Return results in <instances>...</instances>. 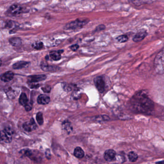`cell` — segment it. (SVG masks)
<instances>
[{
  "label": "cell",
  "mask_w": 164,
  "mask_h": 164,
  "mask_svg": "<svg viewBox=\"0 0 164 164\" xmlns=\"http://www.w3.org/2000/svg\"><path fill=\"white\" fill-rule=\"evenodd\" d=\"M130 103L133 111L138 114H150L154 109L153 101L143 91H140L134 95Z\"/></svg>",
  "instance_id": "1"
},
{
  "label": "cell",
  "mask_w": 164,
  "mask_h": 164,
  "mask_svg": "<svg viewBox=\"0 0 164 164\" xmlns=\"http://www.w3.org/2000/svg\"><path fill=\"white\" fill-rule=\"evenodd\" d=\"M154 68L159 74L164 73V50L159 53L154 61Z\"/></svg>",
  "instance_id": "2"
},
{
  "label": "cell",
  "mask_w": 164,
  "mask_h": 164,
  "mask_svg": "<svg viewBox=\"0 0 164 164\" xmlns=\"http://www.w3.org/2000/svg\"><path fill=\"white\" fill-rule=\"evenodd\" d=\"M89 19H78L75 21L68 23L65 26V28L67 30H77L83 28L89 22Z\"/></svg>",
  "instance_id": "3"
},
{
  "label": "cell",
  "mask_w": 164,
  "mask_h": 164,
  "mask_svg": "<svg viewBox=\"0 0 164 164\" xmlns=\"http://www.w3.org/2000/svg\"><path fill=\"white\" fill-rule=\"evenodd\" d=\"M13 134V130L9 128L4 129L1 132V139L6 143H10L12 140V135Z\"/></svg>",
  "instance_id": "4"
},
{
  "label": "cell",
  "mask_w": 164,
  "mask_h": 164,
  "mask_svg": "<svg viewBox=\"0 0 164 164\" xmlns=\"http://www.w3.org/2000/svg\"><path fill=\"white\" fill-rule=\"evenodd\" d=\"M95 84L96 88L101 93H103L106 90V82L101 76H98L94 79Z\"/></svg>",
  "instance_id": "5"
},
{
  "label": "cell",
  "mask_w": 164,
  "mask_h": 164,
  "mask_svg": "<svg viewBox=\"0 0 164 164\" xmlns=\"http://www.w3.org/2000/svg\"><path fill=\"white\" fill-rule=\"evenodd\" d=\"M24 12V8L18 4H14L9 9L8 13L10 15H17Z\"/></svg>",
  "instance_id": "6"
},
{
  "label": "cell",
  "mask_w": 164,
  "mask_h": 164,
  "mask_svg": "<svg viewBox=\"0 0 164 164\" xmlns=\"http://www.w3.org/2000/svg\"><path fill=\"white\" fill-rule=\"evenodd\" d=\"M23 128L27 132H31L36 129L37 125L33 119L31 118L29 122L24 123L23 125Z\"/></svg>",
  "instance_id": "7"
},
{
  "label": "cell",
  "mask_w": 164,
  "mask_h": 164,
  "mask_svg": "<svg viewBox=\"0 0 164 164\" xmlns=\"http://www.w3.org/2000/svg\"><path fill=\"white\" fill-rule=\"evenodd\" d=\"M116 157V153L115 151L112 149H109L105 151L104 154V158L107 161L111 162L114 161Z\"/></svg>",
  "instance_id": "8"
},
{
  "label": "cell",
  "mask_w": 164,
  "mask_h": 164,
  "mask_svg": "<svg viewBox=\"0 0 164 164\" xmlns=\"http://www.w3.org/2000/svg\"><path fill=\"white\" fill-rule=\"evenodd\" d=\"M46 77L47 76L45 75L31 76H28V80L30 83H36L40 82V81H44L46 79Z\"/></svg>",
  "instance_id": "9"
},
{
  "label": "cell",
  "mask_w": 164,
  "mask_h": 164,
  "mask_svg": "<svg viewBox=\"0 0 164 164\" xmlns=\"http://www.w3.org/2000/svg\"><path fill=\"white\" fill-rule=\"evenodd\" d=\"M147 35V32L146 31H139L136 34L133 38V40L135 42H140L143 40Z\"/></svg>",
  "instance_id": "10"
},
{
  "label": "cell",
  "mask_w": 164,
  "mask_h": 164,
  "mask_svg": "<svg viewBox=\"0 0 164 164\" xmlns=\"http://www.w3.org/2000/svg\"><path fill=\"white\" fill-rule=\"evenodd\" d=\"M64 52L63 50L53 51H51L49 54V57L54 61H58L61 58V54Z\"/></svg>",
  "instance_id": "11"
},
{
  "label": "cell",
  "mask_w": 164,
  "mask_h": 164,
  "mask_svg": "<svg viewBox=\"0 0 164 164\" xmlns=\"http://www.w3.org/2000/svg\"><path fill=\"white\" fill-rule=\"evenodd\" d=\"M14 73L12 71H7L1 76V80L3 82H9L14 78Z\"/></svg>",
  "instance_id": "12"
},
{
  "label": "cell",
  "mask_w": 164,
  "mask_h": 164,
  "mask_svg": "<svg viewBox=\"0 0 164 164\" xmlns=\"http://www.w3.org/2000/svg\"><path fill=\"white\" fill-rule=\"evenodd\" d=\"M50 101V98L46 95H39L37 99V102L39 104H48Z\"/></svg>",
  "instance_id": "13"
},
{
  "label": "cell",
  "mask_w": 164,
  "mask_h": 164,
  "mask_svg": "<svg viewBox=\"0 0 164 164\" xmlns=\"http://www.w3.org/2000/svg\"><path fill=\"white\" fill-rule=\"evenodd\" d=\"M41 68L44 71L54 72L58 70L59 67L56 66L49 65L47 63H43L41 64Z\"/></svg>",
  "instance_id": "14"
},
{
  "label": "cell",
  "mask_w": 164,
  "mask_h": 164,
  "mask_svg": "<svg viewBox=\"0 0 164 164\" xmlns=\"http://www.w3.org/2000/svg\"><path fill=\"white\" fill-rule=\"evenodd\" d=\"M30 63L28 62L21 61L18 62L17 63L14 64L13 65V68L15 69H22V68H25L28 67Z\"/></svg>",
  "instance_id": "15"
},
{
  "label": "cell",
  "mask_w": 164,
  "mask_h": 164,
  "mask_svg": "<svg viewBox=\"0 0 164 164\" xmlns=\"http://www.w3.org/2000/svg\"><path fill=\"white\" fill-rule=\"evenodd\" d=\"M9 42L10 44L14 47H19L22 44L21 39L18 37H13L9 40Z\"/></svg>",
  "instance_id": "16"
},
{
  "label": "cell",
  "mask_w": 164,
  "mask_h": 164,
  "mask_svg": "<svg viewBox=\"0 0 164 164\" xmlns=\"http://www.w3.org/2000/svg\"><path fill=\"white\" fill-rule=\"evenodd\" d=\"M74 155L76 158H81L84 156V152L81 148L77 147L74 150Z\"/></svg>",
  "instance_id": "17"
},
{
  "label": "cell",
  "mask_w": 164,
  "mask_h": 164,
  "mask_svg": "<svg viewBox=\"0 0 164 164\" xmlns=\"http://www.w3.org/2000/svg\"><path fill=\"white\" fill-rule=\"evenodd\" d=\"M19 102L20 104L23 106H26L28 103V97L26 96V95L25 93H22L20 96L19 99Z\"/></svg>",
  "instance_id": "18"
},
{
  "label": "cell",
  "mask_w": 164,
  "mask_h": 164,
  "mask_svg": "<svg viewBox=\"0 0 164 164\" xmlns=\"http://www.w3.org/2000/svg\"><path fill=\"white\" fill-rule=\"evenodd\" d=\"M128 158L130 161L134 162L138 159V155L134 151H131L128 154Z\"/></svg>",
  "instance_id": "19"
},
{
  "label": "cell",
  "mask_w": 164,
  "mask_h": 164,
  "mask_svg": "<svg viewBox=\"0 0 164 164\" xmlns=\"http://www.w3.org/2000/svg\"><path fill=\"white\" fill-rule=\"evenodd\" d=\"M6 27L8 29H12V31L13 29H15L18 27L17 24H15V22L12 21H9L6 24Z\"/></svg>",
  "instance_id": "20"
},
{
  "label": "cell",
  "mask_w": 164,
  "mask_h": 164,
  "mask_svg": "<svg viewBox=\"0 0 164 164\" xmlns=\"http://www.w3.org/2000/svg\"><path fill=\"white\" fill-rule=\"evenodd\" d=\"M115 39L120 43H124L129 40V37L127 35H122L117 37Z\"/></svg>",
  "instance_id": "21"
},
{
  "label": "cell",
  "mask_w": 164,
  "mask_h": 164,
  "mask_svg": "<svg viewBox=\"0 0 164 164\" xmlns=\"http://www.w3.org/2000/svg\"><path fill=\"white\" fill-rule=\"evenodd\" d=\"M63 126H64L65 129L66 130V131L69 133L72 131V127L71 126L70 123L69 121H65L63 123Z\"/></svg>",
  "instance_id": "22"
},
{
  "label": "cell",
  "mask_w": 164,
  "mask_h": 164,
  "mask_svg": "<svg viewBox=\"0 0 164 164\" xmlns=\"http://www.w3.org/2000/svg\"><path fill=\"white\" fill-rule=\"evenodd\" d=\"M36 120L40 125H42L43 123V114L41 112L37 113L36 115Z\"/></svg>",
  "instance_id": "23"
},
{
  "label": "cell",
  "mask_w": 164,
  "mask_h": 164,
  "mask_svg": "<svg viewBox=\"0 0 164 164\" xmlns=\"http://www.w3.org/2000/svg\"><path fill=\"white\" fill-rule=\"evenodd\" d=\"M32 47L34 49L37 50H40L42 49L43 47V43L42 42H36L33 43L32 45Z\"/></svg>",
  "instance_id": "24"
},
{
  "label": "cell",
  "mask_w": 164,
  "mask_h": 164,
  "mask_svg": "<svg viewBox=\"0 0 164 164\" xmlns=\"http://www.w3.org/2000/svg\"><path fill=\"white\" fill-rule=\"evenodd\" d=\"M6 92L7 96H8L9 98H13L15 97V94L14 93L15 90H12L11 89H10V90H9L8 89Z\"/></svg>",
  "instance_id": "25"
},
{
  "label": "cell",
  "mask_w": 164,
  "mask_h": 164,
  "mask_svg": "<svg viewBox=\"0 0 164 164\" xmlns=\"http://www.w3.org/2000/svg\"><path fill=\"white\" fill-rule=\"evenodd\" d=\"M106 29V26L104 25H101L98 26L96 27V28L95 29V32H98L100 31H103L104 29Z\"/></svg>",
  "instance_id": "26"
},
{
  "label": "cell",
  "mask_w": 164,
  "mask_h": 164,
  "mask_svg": "<svg viewBox=\"0 0 164 164\" xmlns=\"http://www.w3.org/2000/svg\"><path fill=\"white\" fill-rule=\"evenodd\" d=\"M79 45L78 44H73L72 45H71L70 47V48L71 49V50L73 51H75L76 50H78V49L79 48Z\"/></svg>",
  "instance_id": "27"
},
{
  "label": "cell",
  "mask_w": 164,
  "mask_h": 164,
  "mask_svg": "<svg viewBox=\"0 0 164 164\" xmlns=\"http://www.w3.org/2000/svg\"><path fill=\"white\" fill-rule=\"evenodd\" d=\"M25 108L26 110L27 111H31L32 109V104H31V103H28V104H26V106H25Z\"/></svg>",
  "instance_id": "28"
},
{
  "label": "cell",
  "mask_w": 164,
  "mask_h": 164,
  "mask_svg": "<svg viewBox=\"0 0 164 164\" xmlns=\"http://www.w3.org/2000/svg\"><path fill=\"white\" fill-rule=\"evenodd\" d=\"M42 90H43V92H50L51 90V88L50 86H46L42 88Z\"/></svg>",
  "instance_id": "29"
},
{
  "label": "cell",
  "mask_w": 164,
  "mask_h": 164,
  "mask_svg": "<svg viewBox=\"0 0 164 164\" xmlns=\"http://www.w3.org/2000/svg\"><path fill=\"white\" fill-rule=\"evenodd\" d=\"M45 154H46V157L48 159H50L51 158V152L49 149L46 150V151H45Z\"/></svg>",
  "instance_id": "30"
},
{
  "label": "cell",
  "mask_w": 164,
  "mask_h": 164,
  "mask_svg": "<svg viewBox=\"0 0 164 164\" xmlns=\"http://www.w3.org/2000/svg\"><path fill=\"white\" fill-rule=\"evenodd\" d=\"M63 88H64L65 90H67V91H70L71 90V87L69 85H67L66 84H65V85L63 86Z\"/></svg>",
  "instance_id": "31"
},
{
  "label": "cell",
  "mask_w": 164,
  "mask_h": 164,
  "mask_svg": "<svg viewBox=\"0 0 164 164\" xmlns=\"http://www.w3.org/2000/svg\"><path fill=\"white\" fill-rule=\"evenodd\" d=\"M162 163H164V161H163V162H158V163H162Z\"/></svg>",
  "instance_id": "32"
}]
</instances>
